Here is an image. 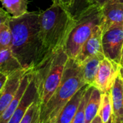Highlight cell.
<instances>
[{
	"label": "cell",
	"mask_w": 123,
	"mask_h": 123,
	"mask_svg": "<svg viewBox=\"0 0 123 123\" xmlns=\"http://www.w3.org/2000/svg\"><path fill=\"white\" fill-rule=\"evenodd\" d=\"M12 32L10 50L22 68H36L53 53L45 48L40 35L39 13L27 12L19 17H9Z\"/></svg>",
	"instance_id": "6da1fadb"
},
{
	"label": "cell",
	"mask_w": 123,
	"mask_h": 123,
	"mask_svg": "<svg viewBox=\"0 0 123 123\" xmlns=\"http://www.w3.org/2000/svg\"><path fill=\"white\" fill-rule=\"evenodd\" d=\"M85 83L81 65L73 58H68L61 81L52 97L40 110L38 123H53L63 107Z\"/></svg>",
	"instance_id": "7a4b0ae2"
},
{
	"label": "cell",
	"mask_w": 123,
	"mask_h": 123,
	"mask_svg": "<svg viewBox=\"0 0 123 123\" xmlns=\"http://www.w3.org/2000/svg\"><path fill=\"white\" fill-rule=\"evenodd\" d=\"M74 21V16L69 10L54 4L39 13L40 35L49 53L63 47Z\"/></svg>",
	"instance_id": "3957f363"
},
{
	"label": "cell",
	"mask_w": 123,
	"mask_h": 123,
	"mask_svg": "<svg viewBox=\"0 0 123 123\" xmlns=\"http://www.w3.org/2000/svg\"><path fill=\"white\" fill-rule=\"evenodd\" d=\"M68 59L61 47L34 69L40 110L59 86Z\"/></svg>",
	"instance_id": "277c9868"
},
{
	"label": "cell",
	"mask_w": 123,
	"mask_h": 123,
	"mask_svg": "<svg viewBox=\"0 0 123 123\" xmlns=\"http://www.w3.org/2000/svg\"><path fill=\"white\" fill-rule=\"evenodd\" d=\"M101 14V6L89 4L74 16L73 25L63 45L68 58H76L84 43L91 36L95 27L100 25Z\"/></svg>",
	"instance_id": "5b68a950"
},
{
	"label": "cell",
	"mask_w": 123,
	"mask_h": 123,
	"mask_svg": "<svg viewBox=\"0 0 123 123\" xmlns=\"http://www.w3.org/2000/svg\"><path fill=\"white\" fill-rule=\"evenodd\" d=\"M102 40L105 57L120 65L123 52V25H114L102 32Z\"/></svg>",
	"instance_id": "8992f818"
},
{
	"label": "cell",
	"mask_w": 123,
	"mask_h": 123,
	"mask_svg": "<svg viewBox=\"0 0 123 123\" xmlns=\"http://www.w3.org/2000/svg\"><path fill=\"white\" fill-rule=\"evenodd\" d=\"M120 65L104 58L100 62L97 74L93 85L102 92V93L110 92L119 72Z\"/></svg>",
	"instance_id": "52a82bcc"
},
{
	"label": "cell",
	"mask_w": 123,
	"mask_h": 123,
	"mask_svg": "<svg viewBox=\"0 0 123 123\" xmlns=\"http://www.w3.org/2000/svg\"><path fill=\"white\" fill-rule=\"evenodd\" d=\"M26 69H20L12 74L0 91V115L13 100L20 85L21 79L26 72Z\"/></svg>",
	"instance_id": "ba28073f"
},
{
	"label": "cell",
	"mask_w": 123,
	"mask_h": 123,
	"mask_svg": "<svg viewBox=\"0 0 123 123\" xmlns=\"http://www.w3.org/2000/svg\"><path fill=\"white\" fill-rule=\"evenodd\" d=\"M37 99H38V94H37V89L36 85L35 75L33 69V74H32V79L30 81V84L26 89V91L19 102V105H18L17 110L13 113L10 120L7 123H20L24 115H25L27 109Z\"/></svg>",
	"instance_id": "9c48e42d"
},
{
	"label": "cell",
	"mask_w": 123,
	"mask_h": 123,
	"mask_svg": "<svg viewBox=\"0 0 123 123\" xmlns=\"http://www.w3.org/2000/svg\"><path fill=\"white\" fill-rule=\"evenodd\" d=\"M101 13L99 27L102 32L114 25H123V3L104 4Z\"/></svg>",
	"instance_id": "30bf717a"
},
{
	"label": "cell",
	"mask_w": 123,
	"mask_h": 123,
	"mask_svg": "<svg viewBox=\"0 0 123 123\" xmlns=\"http://www.w3.org/2000/svg\"><path fill=\"white\" fill-rule=\"evenodd\" d=\"M102 31L99 25L94 30L91 36L84 43L75 60L80 64L88 58L99 53H103Z\"/></svg>",
	"instance_id": "8fae6325"
},
{
	"label": "cell",
	"mask_w": 123,
	"mask_h": 123,
	"mask_svg": "<svg viewBox=\"0 0 123 123\" xmlns=\"http://www.w3.org/2000/svg\"><path fill=\"white\" fill-rule=\"evenodd\" d=\"M112 113V123H123V80L119 72L110 91Z\"/></svg>",
	"instance_id": "7c38bea8"
},
{
	"label": "cell",
	"mask_w": 123,
	"mask_h": 123,
	"mask_svg": "<svg viewBox=\"0 0 123 123\" xmlns=\"http://www.w3.org/2000/svg\"><path fill=\"white\" fill-rule=\"evenodd\" d=\"M32 74H33V69H29L27 70L25 74L23 75L16 96L0 115V123H7L10 120L12 115L15 112L18 105H19V102L32 79Z\"/></svg>",
	"instance_id": "4fadbf2b"
},
{
	"label": "cell",
	"mask_w": 123,
	"mask_h": 123,
	"mask_svg": "<svg viewBox=\"0 0 123 123\" xmlns=\"http://www.w3.org/2000/svg\"><path fill=\"white\" fill-rule=\"evenodd\" d=\"M89 84L81 88L63 107L53 123H71Z\"/></svg>",
	"instance_id": "5bb4252c"
},
{
	"label": "cell",
	"mask_w": 123,
	"mask_h": 123,
	"mask_svg": "<svg viewBox=\"0 0 123 123\" xmlns=\"http://www.w3.org/2000/svg\"><path fill=\"white\" fill-rule=\"evenodd\" d=\"M104 58V53H99L88 58L81 63H80L83 79L86 84L93 85L100 62Z\"/></svg>",
	"instance_id": "9a60e30c"
},
{
	"label": "cell",
	"mask_w": 123,
	"mask_h": 123,
	"mask_svg": "<svg viewBox=\"0 0 123 123\" xmlns=\"http://www.w3.org/2000/svg\"><path fill=\"white\" fill-rule=\"evenodd\" d=\"M102 92L93 86L85 107V123H91L98 115Z\"/></svg>",
	"instance_id": "2e32d148"
},
{
	"label": "cell",
	"mask_w": 123,
	"mask_h": 123,
	"mask_svg": "<svg viewBox=\"0 0 123 123\" xmlns=\"http://www.w3.org/2000/svg\"><path fill=\"white\" fill-rule=\"evenodd\" d=\"M22 69L19 61L13 55L10 49L0 52V72L9 76L15 71Z\"/></svg>",
	"instance_id": "e0dca14e"
},
{
	"label": "cell",
	"mask_w": 123,
	"mask_h": 123,
	"mask_svg": "<svg viewBox=\"0 0 123 123\" xmlns=\"http://www.w3.org/2000/svg\"><path fill=\"white\" fill-rule=\"evenodd\" d=\"M0 2L12 17H19L27 12V0H0Z\"/></svg>",
	"instance_id": "ac0fdd59"
},
{
	"label": "cell",
	"mask_w": 123,
	"mask_h": 123,
	"mask_svg": "<svg viewBox=\"0 0 123 123\" xmlns=\"http://www.w3.org/2000/svg\"><path fill=\"white\" fill-rule=\"evenodd\" d=\"M112 113V100L110 92L102 93L101 103L98 115L100 116L103 123H109L111 121Z\"/></svg>",
	"instance_id": "d6986e66"
},
{
	"label": "cell",
	"mask_w": 123,
	"mask_h": 123,
	"mask_svg": "<svg viewBox=\"0 0 123 123\" xmlns=\"http://www.w3.org/2000/svg\"><path fill=\"white\" fill-rule=\"evenodd\" d=\"M9 19V18L6 19L0 27V52L10 49L11 48L12 32Z\"/></svg>",
	"instance_id": "ffe728a7"
},
{
	"label": "cell",
	"mask_w": 123,
	"mask_h": 123,
	"mask_svg": "<svg viewBox=\"0 0 123 123\" xmlns=\"http://www.w3.org/2000/svg\"><path fill=\"white\" fill-rule=\"evenodd\" d=\"M92 85L87 86L86 91L81 99V101L80 102V105L79 106V108L77 110V112L71 123H85V107L86 102L89 99V97L90 95V93L92 92Z\"/></svg>",
	"instance_id": "44dd1931"
},
{
	"label": "cell",
	"mask_w": 123,
	"mask_h": 123,
	"mask_svg": "<svg viewBox=\"0 0 123 123\" xmlns=\"http://www.w3.org/2000/svg\"><path fill=\"white\" fill-rule=\"evenodd\" d=\"M40 113L39 99L35 100L27 109L25 115L19 123H38Z\"/></svg>",
	"instance_id": "7402d4cb"
},
{
	"label": "cell",
	"mask_w": 123,
	"mask_h": 123,
	"mask_svg": "<svg viewBox=\"0 0 123 123\" xmlns=\"http://www.w3.org/2000/svg\"><path fill=\"white\" fill-rule=\"evenodd\" d=\"M52 1H53V4L59 5L69 11L73 7V6L75 4L76 2V0H52Z\"/></svg>",
	"instance_id": "603a6c76"
},
{
	"label": "cell",
	"mask_w": 123,
	"mask_h": 123,
	"mask_svg": "<svg viewBox=\"0 0 123 123\" xmlns=\"http://www.w3.org/2000/svg\"><path fill=\"white\" fill-rule=\"evenodd\" d=\"M113 3H123V0H90L89 4H96L99 6H102L106 4Z\"/></svg>",
	"instance_id": "cb8c5ba5"
},
{
	"label": "cell",
	"mask_w": 123,
	"mask_h": 123,
	"mask_svg": "<svg viewBox=\"0 0 123 123\" xmlns=\"http://www.w3.org/2000/svg\"><path fill=\"white\" fill-rule=\"evenodd\" d=\"M9 17L10 16L5 10H4L2 8H0V27L1 25L9 18Z\"/></svg>",
	"instance_id": "d4e9b609"
},
{
	"label": "cell",
	"mask_w": 123,
	"mask_h": 123,
	"mask_svg": "<svg viewBox=\"0 0 123 123\" xmlns=\"http://www.w3.org/2000/svg\"><path fill=\"white\" fill-rule=\"evenodd\" d=\"M7 77H8L7 76H6L5 74L0 72V91L1 90L2 87L4 86V85L7 79Z\"/></svg>",
	"instance_id": "484cf974"
},
{
	"label": "cell",
	"mask_w": 123,
	"mask_h": 123,
	"mask_svg": "<svg viewBox=\"0 0 123 123\" xmlns=\"http://www.w3.org/2000/svg\"><path fill=\"white\" fill-rule=\"evenodd\" d=\"M91 123H103V122H102V120L100 116H99V115H97L94 117V119L92 120V122Z\"/></svg>",
	"instance_id": "4316f807"
},
{
	"label": "cell",
	"mask_w": 123,
	"mask_h": 123,
	"mask_svg": "<svg viewBox=\"0 0 123 123\" xmlns=\"http://www.w3.org/2000/svg\"><path fill=\"white\" fill-rule=\"evenodd\" d=\"M120 74H121V76H122L123 80V67H121V66H120Z\"/></svg>",
	"instance_id": "83f0119b"
},
{
	"label": "cell",
	"mask_w": 123,
	"mask_h": 123,
	"mask_svg": "<svg viewBox=\"0 0 123 123\" xmlns=\"http://www.w3.org/2000/svg\"><path fill=\"white\" fill-rule=\"evenodd\" d=\"M120 66L123 68V55H122V58H121V61H120Z\"/></svg>",
	"instance_id": "f1b7e54d"
},
{
	"label": "cell",
	"mask_w": 123,
	"mask_h": 123,
	"mask_svg": "<svg viewBox=\"0 0 123 123\" xmlns=\"http://www.w3.org/2000/svg\"><path fill=\"white\" fill-rule=\"evenodd\" d=\"M86 2H88V1H89V0H86Z\"/></svg>",
	"instance_id": "f546056e"
},
{
	"label": "cell",
	"mask_w": 123,
	"mask_h": 123,
	"mask_svg": "<svg viewBox=\"0 0 123 123\" xmlns=\"http://www.w3.org/2000/svg\"><path fill=\"white\" fill-rule=\"evenodd\" d=\"M89 1H90V0H89V1H88V4H89Z\"/></svg>",
	"instance_id": "4dcf8cb0"
},
{
	"label": "cell",
	"mask_w": 123,
	"mask_h": 123,
	"mask_svg": "<svg viewBox=\"0 0 123 123\" xmlns=\"http://www.w3.org/2000/svg\"><path fill=\"white\" fill-rule=\"evenodd\" d=\"M111 123V121H110V123Z\"/></svg>",
	"instance_id": "1f68e13d"
}]
</instances>
